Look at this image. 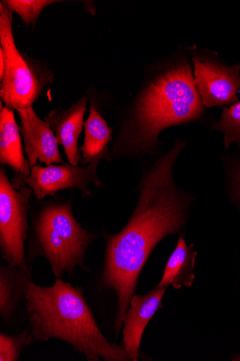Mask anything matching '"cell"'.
<instances>
[{
  "label": "cell",
  "mask_w": 240,
  "mask_h": 361,
  "mask_svg": "<svg viewBox=\"0 0 240 361\" xmlns=\"http://www.w3.org/2000/svg\"><path fill=\"white\" fill-rule=\"evenodd\" d=\"M196 254L193 245L188 247L185 240L180 238L167 262L162 280L157 287H168L169 285L176 289L182 286L190 287L195 280L194 271Z\"/></svg>",
  "instance_id": "5bb4252c"
},
{
  "label": "cell",
  "mask_w": 240,
  "mask_h": 361,
  "mask_svg": "<svg viewBox=\"0 0 240 361\" xmlns=\"http://www.w3.org/2000/svg\"><path fill=\"white\" fill-rule=\"evenodd\" d=\"M167 287H156L146 296H134L123 323V342L130 360H138L146 326L161 306Z\"/></svg>",
  "instance_id": "30bf717a"
},
{
  "label": "cell",
  "mask_w": 240,
  "mask_h": 361,
  "mask_svg": "<svg viewBox=\"0 0 240 361\" xmlns=\"http://www.w3.org/2000/svg\"><path fill=\"white\" fill-rule=\"evenodd\" d=\"M13 12L0 3V54L5 60L0 97L5 106L19 109L32 107L53 80L48 66L20 52L13 30Z\"/></svg>",
  "instance_id": "5b68a950"
},
{
  "label": "cell",
  "mask_w": 240,
  "mask_h": 361,
  "mask_svg": "<svg viewBox=\"0 0 240 361\" xmlns=\"http://www.w3.org/2000/svg\"><path fill=\"white\" fill-rule=\"evenodd\" d=\"M20 190L11 184L4 169L0 171V247L8 265L30 274L24 243L27 231V207L30 188Z\"/></svg>",
  "instance_id": "8992f818"
},
{
  "label": "cell",
  "mask_w": 240,
  "mask_h": 361,
  "mask_svg": "<svg viewBox=\"0 0 240 361\" xmlns=\"http://www.w3.org/2000/svg\"><path fill=\"white\" fill-rule=\"evenodd\" d=\"M32 343H35V341L28 331H25L15 336L1 334L0 335V361L18 360L23 349Z\"/></svg>",
  "instance_id": "ac0fdd59"
},
{
  "label": "cell",
  "mask_w": 240,
  "mask_h": 361,
  "mask_svg": "<svg viewBox=\"0 0 240 361\" xmlns=\"http://www.w3.org/2000/svg\"><path fill=\"white\" fill-rule=\"evenodd\" d=\"M85 138L82 152L84 165L103 159H109L111 153L108 145L112 140L113 129L99 114L93 100L90 103L89 115L84 122Z\"/></svg>",
  "instance_id": "4fadbf2b"
},
{
  "label": "cell",
  "mask_w": 240,
  "mask_h": 361,
  "mask_svg": "<svg viewBox=\"0 0 240 361\" xmlns=\"http://www.w3.org/2000/svg\"><path fill=\"white\" fill-rule=\"evenodd\" d=\"M99 161H94L88 166L79 167L67 165L48 166L42 167L36 165L31 168L30 176L19 175L13 180L16 189L23 185L30 188L34 195L39 200L47 195L55 196L56 193L63 189L78 188L84 196L91 195L89 185L94 183L101 186L102 183L97 178L96 169Z\"/></svg>",
  "instance_id": "52a82bcc"
},
{
  "label": "cell",
  "mask_w": 240,
  "mask_h": 361,
  "mask_svg": "<svg viewBox=\"0 0 240 361\" xmlns=\"http://www.w3.org/2000/svg\"><path fill=\"white\" fill-rule=\"evenodd\" d=\"M88 96L84 94L70 109L58 108L45 118L58 142L64 149L70 165L78 166L82 159L78 141L84 125Z\"/></svg>",
  "instance_id": "8fae6325"
},
{
  "label": "cell",
  "mask_w": 240,
  "mask_h": 361,
  "mask_svg": "<svg viewBox=\"0 0 240 361\" xmlns=\"http://www.w3.org/2000/svg\"><path fill=\"white\" fill-rule=\"evenodd\" d=\"M203 111L189 62L179 59L158 65L137 94L112 154L137 156L153 151L163 130L192 121Z\"/></svg>",
  "instance_id": "7a4b0ae2"
},
{
  "label": "cell",
  "mask_w": 240,
  "mask_h": 361,
  "mask_svg": "<svg viewBox=\"0 0 240 361\" xmlns=\"http://www.w3.org/2000/svg\"><path fill=\"white\" fill-rule=\"evenodd\" d=\"M30 334L35 342L61 340L87 360H130L125 348L102 334L82 290L57 279L51 286L27 281L25 290Z\"/></svg>",
  "instance_id": "3957f363"
},
{
  "label": "cell",
  "mask_w": 240,
  "mask_h": 361,
  "mask_svg": "<svg viewBox=\"0 0 240 361\" xmlns=\"http://www.w3.org/2000/svg\"><path fill=\"white\" fill-rule=\"evenodd\" d=\"M13 13H16L28 27H35L43 11L52 4L61 3L56 0H5L1 1Z\"/></svg>",
  "instance_id": "2e32d148"
},
{
  "label": "cell",
  "mask_w": 240,
  "mask_h": 361,
  "mask_svg": "<svg viewBox=\"0 0 240 361\" xmlns=\"http://www.w3.org/2000/svg\"><path fill=\"white\" fill-rule=\"evenodd\" d=\"M194 78L203 106L211 108L238 102L240 64L223 65L207 57H193Z\"/></svg>",
  "instance_id": "ba28073f"
},
{
  "label": "cell",
  "mask_w": 240,
  "mask_h": 361,
  "mask_svg": "<svg viewBox=\"0 0 240 361\" xmlns=\"http://www.w3.org/2000/svg\"><path fill=\"white\" fill-rule=\"evenodd\" d=\"M237 360H240V356L237 357Z\"/></svg>",
  "instance_id": "ffe728a7"
},
{
  "label": "cell",
  "mask_w": 240,
  "mask_h": 361,
  "mask_svg": "<svg viewBox=\"0 0 240 361\" xmlns=\"http://www.w3.org/2000/svg\"><path fill=\"white\" fill-rule=\"evenodd\" d=\"M20 127L13 111L0 107V162L8 165L19 175L30 176L31 167L23 154Z\"/></svg>",
  "instance_id": "7c38bea8"
},
{
  "label": "cell",
  "mask_w": 240,
  "mask_h": 361,
  "mask_svg": "<svg viewBox=\"0 0 240 361\" xmlns=\"http://www.w3.org/2000/svg\"><path fill=\"white\" fill-rule=\"evenodd\" d=\"M184 145L177 141L158 160L141 182L139 201L130 221L119 234L108 239L102 281L118 297L117 332L151 252L185 222L187 204L173 179L175 164Z\"/></svg>",
  "instance_id": "6da1fadb"
},
{
  "label": "cell",
  "mask_w": 240,
  "mask_h": 361,
  "mask_svg": "<svg viewBox=\"0 0 240 361\" xmlns=\"http://www.w3.org/2000/svg\"><path fill=\"white\" fill-rule=\"evenodd\" d=\"M214 128L225 135V143L229 148L232 142L240 147V101L229 108H224L220 121Z\"/></svg>",
  "instance_id": "e0dca14e"
},
{
  "label": "cell",
  "mask_w": 240,
  "mask_h": 361,
  "mask_svg": "<svg viewBox=\"0 0 240 361\" xmlns=\"http://www.w3.org/2000/svg\"><path fill=\"white\" fill-rule=\"evenodd\" d=\"M30 274H25L9 265L0 269V316L8 320L16 310L21 300H25V285Z\"/></svg>",
  "instance_id": "9a60e30c"
},
{
  "label": "cell",
  "mask_w": 240,
  "mask_h": 361,
  "mask_svg": "<svg viewBox=\"0 0 240 361\" xmlns=\"http://www.w3.org/2000/svg\"><path fill=\"white\" fill-rule=\"evenodd\" d=\"M17 112L30 167L35 166L38 159L47 166L53 163H64L59 152L58 142L50 125L42 120L32 107L19 109Z\"/></svg>",
  "instance_id": "9c48e42d"
},
{
  "label": "cell",
  "mask_w": 240,
  "mask_h": 361,
  "mask_svg": "<svg viewBox=\"0 0 240 361\" xmlns=\"http://www.w3.org/2000/svg\"><path fill=\"white\" fill-rule=\"evenodd\" d=\"M39 250L57 279L72 276L77 267L84 268V256L96 235L75 219L70 203L46 206L35 221Z\"/></svg>",
  "instance_id": "277c9868"
},
{
  "label": "cell",
  "mask_w": 240,
  "mask_h": 361,
  "mask_svg": "<svg viewBox=\"0 0 240 361\" xmlns=\"http://www.w3.org/2000/svg\"><path fill=\"white\" fill-rule=\"evenodd\" d=\"M236 186L238 190V193L240 195V169L238 171L236 175Z\"/></svg>",
  "instance_id": "d6986e66"
}]
</instances>
